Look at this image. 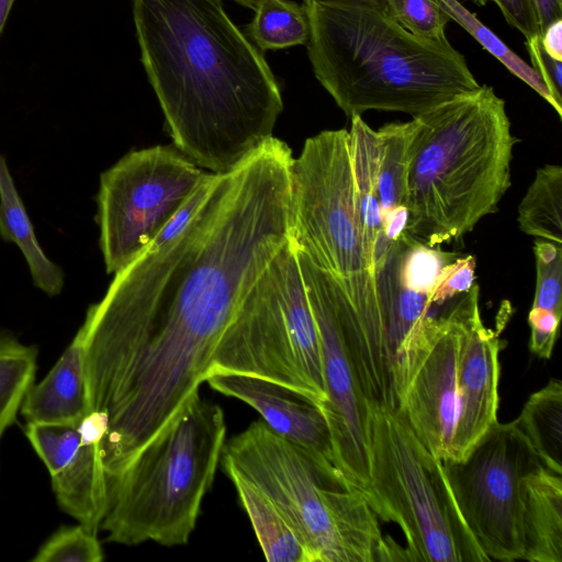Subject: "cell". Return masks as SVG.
<instances>
[{
  "mask_svg": "<svg viewBox=\"0 0 562 562\" xmlns=\"http://www.w3.org/2000/svg\"><path fill=\"white\" fill-rule=\"evenodd\" d=\"M226 442L223 408L191 395L166 426L108 482L100 529L106 541L188 543Z\"/></svg>",
  "mask_w": 562,
  "mask_h": 562,
  "instance_id": "cell-7",
  "label": "cell"
},
{
  "mask_svg": "<svg viewBox=\"0 0 562 562\" xmlns=\"http://www.w3.org/2000/svg\"><path fill=\"white\" fill-rule=\"evenodd\" d=\"M206 382L213 390L251 406L273 431L319 463L337 468L327 420L321 406L306 395L246 374L214 373Z\"/></svg>",
  "mask_w": 562,
  "mask_h": 562,
  "instance_id": "cell-16",
  "label": "cell"
},
{
  "mask_svg": "<svg viewBox=\"0 0 562 562\" xmlns=\"http://www.w3.org/2000/svg\"><path fill=\"white\" fill-rule=\"evenodd\" d=\"M0 236L18 246L38 290L48 296L60 294L65 284L64 272L41 247L8 164L1 154Z\"/></svg>",
  "mask_w": 562,
  "mask_h": 562,
  "instance_id": "cell-21",
  "label": "cell"
},
{
  "mask_svg": "<svg viewBox=\"0 0 562 562\" xmlns=\"http://www.w3.org/2000/svg\"><path fill=\"white\" fill-rule=\"evenodd\" d=\"M15 0H0V33Z\"/></svg>",
  "mask_w": 562,
  "mask_h": 562,
  "instance_id": "cell-38",
  "label": "cell"
},
{
  "mask_svg": "<svg viewBox=\"0 0 562 562\" xmlns=\"http://www.w3.org/2000/svg\"><path fill=\"white\" fill-rule=\"evenodd\" d=\"M405 234L430 247L458 240L497 212L517 138L490 86L413 117Z\"/></svg>",
  "mask_w": 562,
  "mask_h": 562,
  "instance_id": "cell-4",
  "label": "cell"
},
{
  "mask_svg": "<svg viewBox=\"0 0 562 562\" xmlns=\"http://www.w3.org/2000/svg\"><path fill=\"white\" fill-rule=\"evenodd\" d=\"M531 67L546 85L562 116V61L551 57L542 47L540 35L526 40Z\"/></svg>",
  "mask_w": 562,
  "mask_h": 562,
  "instance_id": "cell-33",
  "label": "cell"
},
{
  "mask_svg": "<svg viewBox=\"0 0 562 562\" xmlns=\"http://www.w3.org/2000/svg\"><path fill=\"white\" fill-rule=\"evenodd\" d=\"M536 290L531 307L562 316V245L536 238Z\"/></svg>",
  "mask_w": 562,
  "mask_h": 562,
  "instance_id": "cell-30",
  "label": "cell"
},
{
  "mask_svg": "<svg viewBox=\"0 0 562 562\" xmlns=\"http://www.w3.org/2000/svg\"><path fill=\"white\" fill-rule=\"evenodd\" d=\"M543 465L517 419L498 420L461 460L442 467L457 507L492 560L524 558V479Z\"/></svg>",
  "mask_w": 562,
  "mask_h": 562,
  "instance_id": "cell-10",
  "label": "cell"
},
{
  "mask_svg": "<svg viewBox=\"0 0 562 562\" xmlns=\"http://www.w3.org/2000/svg\"><path fill=\"white\" fill-rule=\"evenodd\" d=\"M220 463L276 506L310 562L403 560V548L384 539L364 495L263 420L227 440Z\"/></svg>",
  "mask_w": 562,
  "mask_h": 562,
  "instance_id": "cell-6",
  "label": "cell"
},
{
  "mask_svg": "<svg viewBox=\"0 0 562 562\" xmlns=\"http://www.w3.org/2000/svg\"><path fill=\"white\" fill-rule=\"evenodd\" d=\"M216 173L206 172L194 191L178 207L147 249H155L179 236L195 218L209 199Z\"/></svg>",
  "mask_w": 562,
  "mask_h": 562,
  "instance_id": "cell-31",
  "label": "cell"
},
{
  "mask_svg": "<svg viewBox=\"0 0 562 562\" xmlns=\"http://www.w3.org/2000/svg\"><path fill=\"white\" fill-rule=\"evenodd\" d=\"M561 315L531 307L528 315L530 327L529 348L541 359H550L559 334Z\"/></svg>",
  "mask_w": 562,
  "mask_h": 562,
  "instance_id": "cell-34",
  "label": "cell"
},
{
  "mask_svg": "<svg viewBox=\"0 0 562 562\" xmlns=\"http://www.w3.org/2000/svg\"><path fill=\"white\" fill-rule=\"evenodd\" d=\"M25 436L46 465L63 512L98 532L108 507V481L99 445L78 425L26 424Z\"/></svg>",
  "mask_w": 562,
  "mask_h": 562,
  "instance_id": "cell-15",
  "label": "cell"
},
{
  "mask_svg": "<svg viewBox=\"0 0 562 562\" xmlns=\"http://www.w3.org/2000/svg\"><path fill=\"white\" fill-rule=\"evenodd\" d=\"M463 329L457 362L458 412L452 437V459H463L497 422L501 342L485 327L479 308V286L460 300Z\"/></svg>",
  "mask_w": 562,
  "mask_h": 562,
  "instance_id": "cell-14",
  "label": "cell"
},
{
  "mask_svg": "<svg viewBox=\"0 0 562 562\" xmlns=\"http://www.w3.org/2000/svg\"><path fill=\"white\" fill-rule=\"evenodd\" d=\"M541 463L562 475V383L558 379L532 393L516 418Z\"/></svg>",
  "mask_w": 562,
  "mask_h": 562,
  "instance_id": "cell-23",
  "label": "cell"
},
{
  "mask_svg": "<svg viewBox=\"0 0 562 562\" xmlns=\"http://www.w3.org/2000/svg\"><path fill=\"white\" fill-rule=\"evenodd\" d=\"M536 9L540 35L555 20L562 19L561 0H531Z\"/></svg>",
  "mask_w": 562,
  "mask_h": 562,
  "instance_id": "cell-37",
  "label": "cell"
},
{
  "mask_svg": "<svg viewBox=\"0 0 562 562\" xmlns=\"http://www.w3.org/2000/svg\"><path fill=\"white\" fill-rule=\"evenodd\" d=\"M501 9L506 22L525 37L540 35L536 9L531 0H491Z\"/></svg>",
  "mask_w": 562,
  "mask_h": 562,
  "instance_id": "cell-35",
  "label": "cell"
},
{
  "mask_svg": "<svg viewBox=\"0 0 562 562\" xmlns=\"http://www.w3.org/2000/svg\"><path fill=\"white\" fill-rule=\"evenodd\" d=\"M394 20L415 36L447 42L446 25L450 16L437 0H383Z\"/></svg>",
  "mask_w": 562,
  "mask_h": 562,
  "instance_id": "cell-29",
  "label": "cell"
},
{
  "mask_svg": "<svg viewBox=\"0 0 562 562\" xmlns=\"http://www.w3.org/2000/svg\"><path fill=\"white\" fill-rule=\"evenodd\" d=\"M291 240L338 282L357 317L348 349L362 391L381 396L397 378L378 282L363 249L349 132L308 137L290 165Z\"/></svg>",
  "mask_w": 562,
  "mask_h": 562,
  "instance_id": "cell-5",
  "label": "cell"
},
{
  "mask_svg": "<svg viewBox=\"0 0 562 562\" xmlns=\"http://www.w3.org/2000/svg\"><path fill=\"white\" fill-rule=\"evenodd\" d=\"M205 175L177 147L162 145L130 151L102 172L97 222L105 271L146 251Z\"/></svg>",
  "mask_w": 562,
  "mask_h": 562,
  "instance_id": "cell-9",
  "label": "cell"
},
{
  "mask_svg": "<svg viewBox=\"0 0 562 562\" xmlns=\"http://www.w3.org/2000/svg\"><path fill=\"white\" fill-rule=\"evenodd\" d=\"M235 1H237L238 3L245 5L249 9L255 10L259 0H235Z\"/></svg>",
  "mask_w": 562,
  "mask_h": 562,
  "instance_id": "cell-39",
  "label": "cell"
},
{
  "mask_svg": "<svg viewBox=\"0 0 562 562\" xmlns=\"http://www.w3.org/2000/svg\"><path fill=\"white\" fill-rule=\"evenodd\" d=\"M562 475L544 465L524 479V558L562 562Z\"/></svg>",
  "mask_w": 562,
  "mask_h": 562,
  "instance_id": "cell-19",
  "label": "cell"
},
{
  "mask_svg": "<svg viewBox=\"0 0 562 562\" xmlns=\"http://www.w3.org/2000/svg\"><path fill=\"white\" fill-rule=\"evenodd\" d=\"M294 245V244H293ZM316 322L327 402V420L335 460L346 480L363 495L369 487L370 403L364 397L347 347L338 282L294 245Z\"/></svg>",
  "mask_w": 562,
  "mask_h": 562,
  "instance_id": "cell-11",
  "label": "cell"
},
{
  "mask_svg": "<svg viewBox=\"0 0 562 562\" xmlns=\"http://www.w3.org/2000/svg\"><path fill=\"white\" fill-rule=\"evenodd\" d=\"M437 2L451 20L459 23L483 48L497 58L513 75L535 90L553 108L559 117H562L549 90L532 67L515 54L474 13L458 0H437Z\"/></svg>",
  "mask_w": 562,
  "mask_h": 562,
  "instance_id": "cell-27",
  "label": "cell"
},
{
  "mask_svg": "<svg viewBox=\"0 0 562 562\" xmlns=\"http://www.w3.org/2000/svg\"><path fill=\"white\" fill-rule=\"evenodd\" d=\"M415 120L379 128L378 192L384 238L390 246L405 232L408 218L407 173Z\"/></svg>",
  "mask_w": 562,
  "mask_h": 562,
  "instance_id": "cell-20",
  "label": "cell"
},
{
  "mask_svg": "<svg viewBox=\"0 0 562 562\" xmlns=\"http://www.w3.org/2000/svg\"><path fill=\"white\" fill-rule=\"evenodd\" d=\"M475 259L472 256L457 258L443 270L430 295V303L442 304L458 294L467 293L474 284Z\"/></svg>",
  "mask_w": 562,
  "mask_h": 562,
  "instance_id": "cell-32",
  "label": "cell"
},
{
  "mask_svg": "<svg viewBox=\"0 0 562 562\" xmlns=\"http://www.w3.org/2000/svg\"><path fill=\"white\" fill-rule=\"evenodd\" d=\"M314 75L344 113L369 110L413 117L480 85L449 41L401 26L383 0H304Z\"/></svg>",
  "mask_w": 562,
  "mask_h": 562,
  "instance_id": "cell-3",
  "label": "cell"
},
{
  "mask_svg": "<svg viewBox=\"0 0 562 562\" xmlns=\"http://www.w3.org/2000/svg\"><path fill=\"white\" fill-rule=\"evenodd\" d=\"M226 475L237 491L265 558L270 562H310L303 544L276 506L243 477Z\"/></svg>",
  "mask_w": 562,
  "mask_h": 562,
  "instance_id": "cell-22",
  "label": "cell"
},
{
  "mask_svg": "<svg viewBox=\"0 0 562 562\" xmlns=\"http://www.w3.org/2000/svg\"><path fill=\"white\" fill-rule=\"evenodd\" d=\"M214 373L261 378L306 395L321 408L326 404L323 371L296 342L268 267L222 335L207 376Z\"/></svg>",
  "mask_w": 562,
  "mask_h": 562,
  "instance_id": "cell-12",
  "label": "cell"
},
{
  "mask_svg": "<svg viewBox=\"0 0 562 562\" xmlns=\"http://www.w3.org/2000/svg\"><path fill=\"white\" fill-rule=\"evenodd\" d=\"M369 487L376 517L406 539L405 561L486 562L457 507L442 461L397 409L370 403Z\"/></svg>",
  "mask_w": 562,
  "mask_h": 562,
  "instance_id": "cell-8",
  "label": "cell"
},
{
  "mask_svg": "<svg viewBox=\"0 0 562 562\" xmlns=\"http://www.w3.org/2000/svg\"><path fill=\"white\" fill-rule=\"evenodd\" d=\"M103 549L97 533L81 524L60 527L37 550L33 562H100Z\"/></svg>",
  "mask_w": 562,
  "mask_h": 562,
  "instance_id": "cell-28",
  "label": "cell"
},
{
  "mask_svg": "<svg viewBox=\"0 0 562 562\" xmlns=\"http://www.w3.org/2000/svg\"><path fill=\"white\" fill-rule=\"evenodd\" d=\"M37 349L0 331V439L14 423L22 401L34 382Z\"/></svg>",
  "mask_w": 562,
  "mask_h": 562,
  "instance_id": "cell-26",
  "label": "cell"
},
{
  "mask_svg": "<svg viewBox=\"0 0 562 562\" xmlns=\"http://www.w3.org/2000/svg\"><path fill=\"white\" fill-rule=\"evenodd\" d=\"M519 229L562 245V167L547 164L536 171L518 205Z\"/></svg>",
  "mask_w": 562,
  "mask_h": 562,
  "instance_id": "cell-24",
  "label": "cell"
},
{
  "mask_svg": "<svg viewBox=\"0 0 562 562\" xmlns=\"http://www.w3.org/2000/svg\"><path fill=\"white\" fill-rule=\"evenodd\" d=\"M142 64L176 147L226 173L273 137L279 85L221 0H134Z\"/></svg>",
  "mask_w": 562,
  "mask_h": 562,
  "instance_id": "cell-2",
  "label": "cell"
},
{
  "mask_svg": "<svg viewBox=\"0 0 562 562\" xmlns=\"http://www.w3.org/2000/svg\"><path fill=\"white\" fill-rule=\"evenodd\" d=\"M290 147L273 137L176 238L114 273L79 328L88 415L120 474L206 381L238 306L291 238Z\"/></svg>",
  "mask_w": 562,
  "mask_h": 562,
  "instance_id": "cell-1",
  "label": "cell"
},
{
  "mask_svg": "<svg viewBox=\"0 0 562 562\" xmlns=\"http://www.w3.org/2000/svg\"><path fill=\"white\" fill-rule=\"evenodd\" d=\"M254 11L247 36L260 50L307 43L310 22L304 4L290 0H259Z\"/></svg>",
  "mask_w": 562,
  "mask_h": 562,
  "instance_id": "cell-25",
  "label": "cell"
},
{
  "mask_svg": "<svg viewBox=\"0 0 562 562\" xmlns=\"http://www.w3.org/2000/svg\"><path fill=\"white\" fill-rule=\"evenodd\" d=\"M540 41L551 57L562 61V19L550 23L540 35Z\"/></svg>",
  "mask_w": 562,
  "mask_h": 562,
  "instance_id": "cell-36",
  "label": "cell"
},
{
  "mask_svg": "<svg viewBox=\"0 0 562 562\" xmlns=\"http://www.w3.org/2000/svg\"><path fill=\"white\" fill-rule=\"evenodd\" d=\"M475 4L483 7L491 0H472Z\"/></svg>",
  "mask_w": 562,
  "mask_h": 562,
  "instance_id": "cell-40",
  "label": "cell"
},
{
  "mask_svg": "<svg viewBox=\"0 0 562 562\" xmlns=\"http://www.w3.org/2000/svg\"><path fill=\"white\" fill-rule=\"evenodd\" d=\"M462 329L461 301L438 317L425 318L409 355L407 379L397 409L417 439L441 461L452 459Z\"/></svg>",
  "mask_w": 562,
  "mask_h": 562,
  "instance_id": "cell-13",
  "label": "cell"
},
{
  "mask_svg": "<svg viewBox=\"0 0 562 562\" xmlns=\"http://www.w3.org/2000/svg\"><path fill=\"white\" fill-rule=\"evenodd\" d=\"M89 412L80 329L46 376L32 384L20 413L26 424L78 425Z\"/></svg>",
  "mask_w": 562,
  "mask_h": 562,
  "instance_id": "cell-17",
  "label": "cell"
},
{
  "mask_svg": "<svg viewBox=\"0 0 562 562\" xmlns=\"http://www.w3.org/2000/svg\"><path fill=\"white\" fill-rule=\"evenodd\" d=\"M350 119L349 146L356 204L364 254L370 272L376 280L391 248L383 234L378 192L380 140L378 132L361 115Z\"/></svg>",
  "mask_w": 562,
  "mask_h": 562,
  "instance_id": "cell-18",
  "label": "cell"
}]
</instances>
